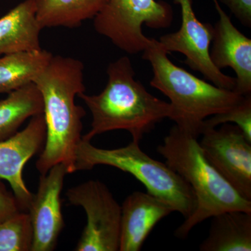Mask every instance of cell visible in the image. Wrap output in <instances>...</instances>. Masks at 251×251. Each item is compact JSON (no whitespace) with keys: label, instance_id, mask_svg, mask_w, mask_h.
I'll return each mask as SVG.
<instances>
[{"label":"cell","instance_id":"6da1fadb","mask_svg":"<svg viewBox=\"0 0 251 251\" xmlns=\"http://www.w3.org/2000/svg\"><path fill=\"white\" fill-rule=\"evenodd\" d=\"M83 71L79 59L53 55L33 81L42 96L46 125L45 147L36 163L41 175L59 163L66 167L68 174L76 172L77 148L86 112L75 99L85 92Z\"/></svg>","mask_w":251,"mask_h":251},{"label":"cell","instance_id":"7a4b0ae2","mask_svg":"<svg viewBox=\"0 0 251 251\" xmlns=\"http://www.w3.org/2000/svg\"><path fill=\"white\" fill-rule=\"evenodd\" d=\"M108 82L97 95L79 94L92 115V128L82 139L91 141L96 135L125 130L132 140L139 142L157 124L170 119L171 105L150 94L139 80L128 57L110 63Z\"/></svg>","mask_w":251,"mask_h":251},{"label":"cell","instance_id":"3957f363","mask_svg":"<svg viewBox=\"0 0 251 251\" xmlns=\"http://www.w3.org/2000/svg\"><path fill=\"white\" fill-rule=\"evenodd\" d=\"M157 151L190 185L196 196V209L176 229V237L185 239L197 225L224 211L251 212V201L243 198L211 166L196 137L175 125Z\"/></svg>","mask_w":251,"mask_h":251},{"label":"cell","instance_id":"277c9868","mask_svg":"<svg viewBox=\"0 0 251 251\" xmlns=\"http://www.w3.org/2000/svg\"><path fill=\"white\" fill-rule=\"evenodd\" d=\"M168 55L155 39H151L143 51V59L152 68L150 85L171 100L170 120L198 138L202 133L204 120L233 108L245 96L195 76L173 64Z\"/></svg>","mask_w":251,"mask_h":251},{"label":"cell","instance_id":"5b68a950","mask_svg":"<svg viewBox=\"0 0 251 251\" xmlns=\"http://www.w3.org/2000/svg\"><path fill=\"white\" fill-rule=\"evenodd\" d=\"M99 165L129 173L149 193L166 201L185 219L196 209V196L190 185L166 163L144 152L139 142L132 140L123 148L106 150L97 148L82 138L77 148L76 171H90Z\"/></svg>","mask_w":251,"mask_h":251},{"label":"cell","instance_id":"8992f818","mask_svg":"<svg viewBox=\"0 0 251 251\" xmlns=\"http://www.w3.org/2000/svg\"><path fill=\"white\" fill-rule=\"evenodd\" d=\"M173 10L164 1L156 0H108L94 18V27L126 53L143 52L151 42L143 32L144 25L151 29L169 27Z\"/></svg>","mask_w":251,"mask_h":251},{"label":"cell","instance_id":"52a82bcc","mask_svg":"<svg viewBox=\"0 0 251 251\" xmlns=\"http://www.w3.org/2000/svg\"><path fill=\"white\" fill-rule=\"evenodd\" d=\"M66 196L72 205L82 206L87 214V225L75 251H119L122 206L106 185L89 180L69 188Z\"/></svg>","mask_w":251,"mask_h":251},{"label":"cell","instance_id":"ba28073f","mask_svg":"<svg viewBox=\"0 0 251 251\" xmlns=\"http://www.w3.org/2000/svg\"><path fill=\"white\" fill-rule=\"evenodd\" d=\"M181 7V23L179 30L160 37L158 42L168 54H184V63L195 72L202 74L206 80L226 90H234L235 77L229 76L213 64L210 47L214 38V26L196 17L193 0H174Z\"/></svg>","mask_w":251,"mask_h":251},{"label":"cell","instance_id":"9c48e42d","mask_svg":"<svg viewBox=\"0 0 251 251\" xmlns=\"http://www.w3.org/2000/svg\"><path fill=\"white\" fill-rule=\"evenodd\" d=\"M200 146L206 160L243 198L251 201V142L235 125L203 130Z\"/></svg>","mask_w":251,"mask_h":251},{"label":"cell","instance_id":"30bf717a","mask_svg":"<svg viewBox=\"0 0 251 251\" xmlns=\"http://www.w3.org/2000/svg\"><path fill=\"white\" fill-rule=\"evenodd\" d=\"M67 174L66 167L59 163L41 175L27 211L33 230L31 251H52L57 247L64 227L60 194Z\"/></svg>","mask_w":251,"mask_h":251},{"label":"cell","instance_id":"8fae6325","mask_svg":"<svg viewBox=\"0 0 251 251\" xmlns=\"http://www.w3.org/2000/svg\"><path fill=\"white\" fill-rule=\"evenodd\" d=\"M46 138L44 113L30 118L27 126L0 142V179L11 185L21 210L27 212L33 196L23 177L27 162L41 151Z\"/></svg>","mask_w":251,"mask_h":251},{"label":"cell","instance_id":"7c38bea8","mask_svg":"<svg viewBox=\"0 0 251 251\" xmlns=\"http://www.w3.org/2000/svg\"><path fill=\"white\" fill-rule=\"evenodd\" d=\"M219 19L214 26L210 50L213 64L221 70L230 67L235 72L234 92L242 96L251 94V39L242 34L230 18L214 0Z\"/></svg>","mask_w":251,"mask_h":251},{"label":"cell","instance_id":"4fadbf2b","mask_svg":"<svg viewBox=\"0 0 251 251\" xmlns=\"http://www.w3.org/2000/svg\"><path fill=\"white\" fill-rule=\"evenodd\" d=\"M122 206L120 251H139L153 227L174 212L166 201L148 192L135 191Z\"/></svg>","mask_w":251,"mask_h":251},{"label":"cell","instance_id":"5bb4252c","mask_svg":"<svg viewBox=\"0 0 251 251\" xmlns=\"http://www.w3.org/2000/svg\"><path fill=\"white\" fill-rule=\"evenodd\" d=\"M42 29L36 16V0H23L0 18V55L42 49Z\"/></svg>","mask_w":251,"mask_h":251},{"label":"cell","instance_id":"9a60e30c","mask_svg":"<svg viewBox=\"0 0 251 251\" xmlns=\"http://www.w3.org/2000/svg\"><path fill=\"white\" fill-rule=\"evenodd\" d=\"M209 235L201 251H251V212L224 211L213 216Z\"/></svg>","mask_w":251,"mask_h":251},{"label":"cell","instance_id":"2e32d148","mask_svg":"<svg viewBox=\"0 0 251 251\" xmlns=\"http://www.w3.org/2000/svg\"><path fill=\"white\" fill-rule=\"evenodd\" d=\"M108 0H36V16L43 29L75 28L94 19Z\"/></svg>","mask_w":251,"mask_h":251},{"label":"cell","instance_id":"e0dca14e","mask_svg":"<svg viewBox=\"0 0 251 251\" xmlns=\"http://www.w3.org/2000/svg\"><path fill=\"white\" fill-rule=\"evenodd\" d=\"M43 112L42 96L34 82L10 92L0 100V142L17 133L27 119Z\"/></svg>","mask_w":251,"mask_h":251},{"label":"cell","instance_id":"ac0fdd59","mask_svg":"<svg viewBox=\"0 0 251 251\" xmlns=\"http://www.w3.org/2000/svg\"><path fill=\"white\" fill-rule=\"evenodd\" d=\"M52 56L43 49L4 54L0 57V94H9L33 82Z\"/></svg>","mask_w":251,"mask_h":251},{"label":"cell","instance_id":"d6986e66","mask_svg":"<svg viewBox=\"0 0 251 251\" xmlns=\"http://www.w3.org/2000/svg\"><path fill=\"white\" fill-rule=\"evenodd\" d=\"M33 230L29 214L20 211L0 222V251H31Z\"/></svg>","mask_w":251,"mask_h":251},{"label":"cell","instance_id":"ffe728a7","mask_svg":"<svg viewBox=\"0 0 251 251\" xmlns=\"http://www.w3.org/2000/svg\"><path fill=\"white\" fill-rule=\"evenodd\" d=\"M226 123L237 125L249 141L251 142V95L245 96L240 103L224 113L218 114L206 119L203 122V130L216 128ZM202 134V133H201Z\"/></svg>","mask_w":251,"mask_h":251},{"label":"cell","instance_id":"44dd1931","mask_svg":"<svg viewBox=\"0 0 251 251\" xmlns=\"http://www.w3.org/2000/svg\"><path fill=\"white\" fill-rule=\"evenodd\" d=\"M21 210L14 193L9 191L0 179V222L9 219Z\"/></svg>","mask_w":251,"mask_h":251},{"label":"cell","instance_id":"7402d4cb","mask_svg":"<svg viewBox=\"0 0 251 251\" xmlns=\"http://www.w3.org/2000/svg\"><path fill=\"white\" fill-rule=\"evenodd\" d=\"M243 25L251 27V0H219Z\"/></svg>","mask_w":251,"mask_h":251},{"label":"cell","instance_id":"603a6c76","mask_svg":"<svg viewBox=\"0 0 251 251\" xmlns=\"http://www.w3.org/2000/svg\"><path fill=\"white\" fill-rule=\"evenodd\" d=\"M3 1H4V0H0V5H1V3Z\"/></svg>","mask_w":251,"mask_h":251}]
</instances>
